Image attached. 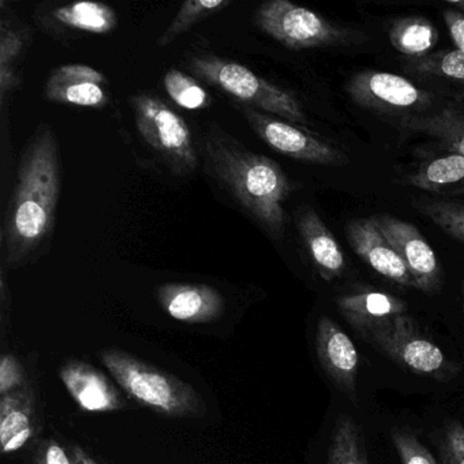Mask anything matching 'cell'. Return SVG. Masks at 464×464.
Here are the masks:
<instances>
[{
  "label": "cell",
  "mask_w": 464,
  "mask_h": 464,
  "mask_svg": "<svg viewBox=\"0 0 464 464\" xmlns=\"http://www.w3.org/2000/svg\"><path fill=\"white\" fill-rule=\"evenodd\" d=\"M61 188L58 140L53 130L42 123L21 153L5 218V260L10 268L25 266L53 235Z\"/></svg>",
  "instance_id": "cell-1"
},
{
  "label": "cell",
  "mask_w": 464,
  "mask_h": 464,
  "mask_svg": "<svg viewBox=\"0 0 464 464\" xmlns=\"http://www.w3.org/2000/svg\"><path fill=\"white\" fill-rule=\"evenodd\" d=\"M200 151L211 176L260 227L279 240L286 221L284 203L292 192L282 168L274 160L244 148L217 127L203 137Z\"/></svg>",
  "instance_id": "cell-2"
},
{
  "label": "cell",
  "mask_w": 464,
  "mask_h": 464,
  "mask_svg": "<svg viewBox=\"0 0 464 464\" xmlns=\"http://www.w3.org/2000/svg\"><path fill=\"white\" fill-rule=\"evenodd\" d=\"M100 358L132 401L168 417H205V399L189 382L121 350H104Z\"/></svg>",
  "instance_id": "cell-3"
},
{
  "label": "cell",
  "mask_w": 464,
  "mask_h": 464,
  "mask_svg": "<svg viewBox=\"0 0 464 464\" xmlns=\"http://www.w3.org/2000/svg\"><path fill=\"white\" fill-rule=\"evenodd\" d=\"M188 69L195 77L237 100L241 105L308 126L303 107L292 93L268 82L243 64L205 53L189 56Z\"/></svg>",
  "instance_id": "cell-4"
},
{
  "label": "cell",
  "mask_w": 464,
  "mask_h": 464,
  "mask_svg": "<svg viewBox=\"0 0 464 464\" xmlns=\"http://www.w3.org/2000/svg\"><path fill=\"white\" fill-rule=\"evenodd\" d=\"M362 341L403 371L436 382H450L461 372L439 344L418 328L411 316L401 314L372 330Z\"/></svg>",
  "instance_id": "cell-5"
},
{
  "label": "cell",
  "mask_w": 464,
  "mask_h": 464,
  "mask_svg": "<svg viewBox=\"0 0 464 464\" xmlns=\"http://www.w3.org/2000/svg\"><path fill=\"white\" fill-rule=\"evenodd\" d=\"M255 23L260 31L290 50L338 47L366 40L361 32L335 25L289 0H270L260 5Z\"/></svg>",
  "instance_id": "cell-6"
},
{
  "label": "cell",
  "mask_w": 464,
  "mask_h": 464,
  "mask_svg": "<svg viewBox=\"0 0 464 464\" xmlns=\"http://www.w3.org/2000/svg\"><path fill=\"white\" fill-rule=\"evenodd\" d=\"M130 102L134 108L138 132L146 145L161 157L175 175H192L199 161L186 121L151 94H135L130 97Z\"/></svg>",
  "instance_id": "cell-7"
},
{
  "label": "cell",
  "mask_w": 464,
  "mask_h": 464,
  "mask_svg": "<svg viewBox=\"0 0 464 464\" xmlns=\"http://www.w3.org/2000/svg\"><path fill=\"white\" fill-rule=\"evenodd\" d=\"M240 110L255 134L278 153L311 164L333 167L349 164V157L343 151L314 135L246 105H241Z\"/></svg>",
  "instance_id": "cell-8"
},
{
  "label": "cell",
  "mask_w": 464,
  "mask_h": 464,
  "mask_svg": "<svg viewBox=\"0 0 464 464\" xmlns=\"http://www.w3.org/2000/svg\"><path fill=\"white\" fill-rule=\"evenodd\" d=\"M371 218L409 268L418 290L426 295L439 292L442 284L441 267L433 248L426 243L420 230L388 214Z\"/></svg>",
  "instance_id": "cell-9"
},
{
  "label": "cell",
  "mask_w": 464,
  "mask_h": 464,
  "mask_svg": "<svg viewBox=\"0 0 464 464\" xmlns=\"http://www.w3.org/2000/svg\"><path fill=\"white\" fill-rule=\"evenodd\" d=\"M346 91L360 107L384 112L417 110L429 102L425 92L391 72H360L349 81Z\"/></svg>",
  "instance_id": "cell-10"
},
{
  "label": "cell",
  "mask_w": 464,
  "mask_h": 464,
  "mask_svg": "<svg viewBox=\"0 0 464 464\" xmlns=\"http://www.w3.org/2000/svg\"><path fill=\"white\" fill-rule=\"evenodd\" d=\"M316 355L324 373L352 403L358 404L357 347L330 317L322 316L316 328Z\"/></svg>",
  "instance_id": "cell-11"
},
{
  "label": "cell",
  "mask_w": 464,
  "mask_h": 464,
  "mask_svg": "<svg viewBox=\"0 0 464 464\" xmlns=\"http://www.w3.org/2000/svg\"><path fill=\"white\" fill-rule=\"evenodd\" d=\"M346 232L353 251L372 270L396 285L418 289L409 268L372 218L354 219L347 225Z\"/></svg>",
  "instance_id": "cell-12"
},
{
  "label": "cell",
  "mask_w": 464,
  "mask_h": 464,
  "mask_svg": "<svg viewBox=\"0 0 464 464\" xmlns=\"http://www.w3.org/2000/svg\"><path fill=\"white\" fill-rule=\"evenodd\" d=\"M59 377L83 411L113 412L126 407V399L116 385L83 361H66L61 366Z\"/></svg>",
  "instance_id": "cell-13"
},
{
  "label": "cell",
  "mask_w": 464,
  "mask_h": 464,
  "mask_svg": "<svg viewBox=\"0 0 464 464\" xmlns=\"http://www.w3.org/2000/svg\"><path fill=\"white\" fill-rule=\"evenodd\" d=\"M105 83V75L93 67L63 64L51 72L45 83L44 96L48 102L58 104L99 110L108 104Z\"/></svg>",
  "instance_id": "cell-14"
},
{
  "label": "cell",
  "mask_w": 464,
  "mask_h": 464,
  "mask_svg": "<svg viewBox=\"0 0 464 464\" xmlns=\"http://www.w3.org/2000/svg\"><path fill=\"white\" fill-rule=\"evenodd\" d=\"M157 298L172 319L187 324L213 323L225 312L224 297L208 285H162L157 290Z\"/></svg>",
  "instance_id": "cell-15"
},
{
  "label": "cell",
  "mask_w": 464,
  "mask_h": 464,
  "mask_svg": "<svg viewBox=\"0 0 464 464\" xmlns=\"http://www.w3.org/2000/svg\"><path fill=\"white\" fill-rule=\"evenodd\" d=\"M336 306L361 339L379 325L407 314V304L403 300L380 290H355L339 295Z\"/></svg>",
  "instance_id": "cell-16"
},
{
  "label": "cell",
  "mask_w": 464,
  "mask_h": 464,
  "mask_svg": "<svg viewBox=\"0 0 464 464\" xmlns=\"http://www.w3.org/2000/svg\"><path fill=\"white\" fill-rule=\"evenodd\" d=\"M0 398V444L7 455L23 450L39 431L36 391L29 382Z\"/></svg>",
  "instance_id": "cell-17"
},
{
  "label": "cell",
  "mask_w": 464,
  "mask_h": 464,
  "mask_svg": "<svg viewBox=\"0 0 464 464\" xmlns=\"http://www.w3.org/2000/svg\"><path fill=\"white\" fill-rule=\"evenodd\" d=\"M298 232L320 276L328 282L338 278L346 267L343 252L314 208H305L298 217Z\"/></svg>",
  "instance_id": "cell-18"
},
{
  "label": "cell",
  "mask_w": 464,
  "mask_h": 464,
  "mask_svg": "<svg viewBox=\"0 0 464 464\" xmlns=\"http://www.w3.org/2000/svg\"><path fill=\"white\" fill-rule=\"evenodd\" d=\"M51 18L62 28L88 34H111L118 26L115 10L99 2H75L56 7Z\"/></svg>",
  "instance_id": "cell-19"
},
{
  "label": "cell",
  "mask_w": 464,
  "mask_h": 464,
  "mask_svg": "<svg viewBox=\"0 0 464 464\" xmlns=\"http://www.w3.org/2000/svg\"><path fill=\"white\" fill-rule=\"evenodd\" d=\"M406 183L425 191L441 192L464 183V156L450 153L426 162L406 176Z\"/></svg>",
  "instance_id": "cell-20"
},
{
  "label": "cell",
  "mask_w": 464,
  "mask_h": 464,
  "mask_svg": "<svg viewBox=\"0 0 464 464\" xmlns=\"http://www.w3.org/2000/svg\"><path fill=\"white\" fill-rule=\"evenodd\" d=\"M327 464H369L362 429L352 415H339L328 447Z\"/></svg>",
  "instance_id": "cell-21"
},
{
  "label": "cell",
  "mask_w": 464,
  "mask_h": 464,
  "mask_svg": "<svg viewBox=\"0 0 464 464\" xmlns=\"http://www.w3.org/2000/svg\"><path fill=\"white\" fill-rule=\"evenodd\" d=\"M28 44V34L23 29L13 28L6 23L2 24L0 34V102L2 107L7 100V94L20 88L21 77L18 74V63L23 61Z\"/></svg>",
  "instance_id": "cell-22"
},
{
  "label": "cell",
  "mask_w": 464,
  "mask_h": 464,
  "mask_svg": "<svg viewBox=\"0 0 464 464\" xmlns=\"http://www.w3.org/2000/svg\"><path fill=\"white\" fill-rule=\"evenodd\" d=\"M390 42L398 53L420 58L436 45L437 31L425 18H401L391 26Z\"/></svg>",
  "instance_id": "cell-23"
},
{
  "label": "cell",
  "mask_w": 464,
  "mask_h": 464,
  "mask_svg": "<svg viewBox=\"0 0 464 464\" xmlns=\"http://www.w3.org/2000/svg\"><path fill=\"white\" fill-rule=\"evenodd\" d=\"M230 0H187L181 5L178 15L173 18L170 25L162 32L157 40L160 48L172 44L181 34H187L202 21L208 20L213 14L232 6Z\"/></svg>",
  "instance_id": "cell-24"
},
{
  "label": "cell",
  "mask_w": 464,
  "mask_h": 464,
  "mask_svg": "<svg viewBox=\"0 0 464 464\" xmlns=\"http://www.w3.org/2000/svg\"><path fill=\"white\" fill-rule=\"evenodd\" d=\"M164 89L168 96L184 110L200 111L211 104L210 94L180 70L172 69L165 74Z\"/></svg>",
  "instance_id": "cell-25"
},
{
  "label": "cell",
  "mask_w": 464,
  "mask_h": 464,
  "mask_svg": "<svg viewBox=\"0 0 464 464\" xmlns=\"http://www.w3.org/2000/svg\"><path fill=\"white\" fill-rule=\"evenodd\" d=\"M414 130L430 132L437 140L440 145L450 151V153L460 154L464 156V119L456 116L455 113L445 112L437 118L429 119V121H415Z\"/></svg>",
  "instance_id": "cell-26"
},
{
  "label": "cell",
  "mask_w": 464,
  "mask_h": 464,
  "mask_svg": "<svg viewBox=\"0 0 464 464\" xmlns=\"http://www.w3.org/2000/svg\"><path fill=\"white\" fill-rule=\"evenodd\" d=\"M434 225L455 240L464 243V205L453 202H426L418 205Z\"/></svg>",
  "instance_id": "cell-27"
},
{
  "label": "cell",
  "mask_w": 464,
  "mask_h": 464,
  "mask_svg": "<svg viewBox=\"0 0 464 464\" xmlns=\"http://www.w3.org/2000/svg\"><path fill=\"white\" fill-rule=\"evenodd\" d=\"M414 69L425 74L442 75L450 80L464 81V51H447L423 61H415Z\"/></svg>",
  "instance_id": "cell-28"
},
{
  "label": "cell",
  "mask_w": 464,
  "mask_h": 464,
  "mask_svg": "<svg viewBox=\"0 0 464 464\" xmlns=\"http://www.w3.org/2000/svg\"><path fill=\"white\" fill-rule=\"evenodd\" d=\"M391 437L401 464H439L428 448L423 447L417 436L407 429H392Z\"/></svg>",
  "instance_id": "cell-29"
},
{
  "label": "cell",
  "mask_w": 464,
  "mask_h": 464,
  "mask_svg": "<svg viewBox=\"0 0 464 464\" xmlns=\"http://www.w3.org/2000/svg\"><path fill=\"white\" fill-rule=\"evenodd\" d=\"M441 464H464V426L458 420H450L440 440Z\"/></svg>",
  "instance_id": "cell-30"
},
{
  "label": "cell",
  "mask_w": 464,
  "mask_h": 464,
  "mask_svg": "<svg viewBox=\"0 0 464 464\" xmlns=\"http://www.w3.org/2000/svg\"><path fill=\"white\" fill-rule=\"evenodd\" d=\"M28 384L23 363L15 355L5 354L0 361V396L9 395Z\"/></svg>",
  "instance_id": "cell-31"
},
{
  "label": "cell",
  "mask_w": 464,
  "mask_h": 464,
  "mask_svg": "<svg viewBox=\"0 0 464 464\" xmlns=\"http://www.w3.org/2000/svg\"><path fill=\"white\" fill-rule=\"evenodd\" d=\"M34 464H74L67 452L56 440L48 439L40 442L34 455Z\"/></svg>",
  "instance_id": "cell-32"
},
{
  "label": "cell",
  "mask_w": 464,
  "mask_h": 464,
  "mask_svg": "<svg viewBox=\"0 0 464 464\" xmlns=\"http://www.w3.org/2000/svg\"><path fill=\"white\" fill-rule=\"evenodd\" d=\"M445 25L452 37L458 50L464 51V14L455 12V10H445Z\"/></svg>",
  "instance_id": "cell-33"
},
{
  "label": "cell",
  "mask_w": 464,
  "mask_h": 464,
  "mask_svg": "<svg viewBox=\"0 0 464 464\" xmlns=\"http://www.w3.org/2000/svg\"><path fill=\"white\" fill-rule=\"evenodd\" d=\"M69 452L74 464H100L96 459L92 458L80 445H72Z\"/></svg>",
  "instance_id": "cell-34"
},
{
  "label": "cell",
  "mask_w": 464,
  "mask_h": 464,
  "mask_svg": "<svg viewBox=\"0 0 464 464\" xmlns=\"http://www.w3.org/2000/svg\"><path fill=\"white\" fill-rule=\"evenodd\" d=\"M448 5H450L455 12L461 13V14H463L464 0H460V2H452V0H450V2H448Z\"/></svg>",
  "instance_id": "cell-35"
},
{
  "label": "cell",
  "mask_w": 464,
  "mask_h": 464,
  "mask_svg": "<svg viewBox=\"0 0 464 464\" xmlns=\"http://www.w3.org/2000/svg\"><path fill=\"white\" fill-rule=\"evenodd\" d=\"M461 293H463V309H464V282H463V289H461Z\"/></svg>",
  "instance_id": "cell-36"
}]
</instances>
